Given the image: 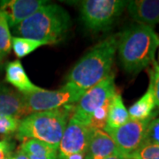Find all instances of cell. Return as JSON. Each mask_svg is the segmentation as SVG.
I'll use <instances>...</instances> for the list:
<instances>
[{
  "label": "cell",
  "instance_id": "1",
  "mask_svg": "<svg viewBox=\"0 0 159 159\" xmlns=\"http://www.w3.org/2000/svg\"><path fill=\"white\" fill-rule=\"evenodd\" d=\"M119 34L99 42L80 59L67 75V82L88 90L111 74Z\"/></svg>",
  "mask_w": 159,
  "mask_h": 159
},
{
  "label": "cell",
  "instance_id": "2",
  "mask_svg": "<svg viewBox=\"0 0 159 159\" xmlns=\"http://www.w3.org/2000/svg\"><path fill=\"white\" fill-rule=\"evenodd\" d=\"M159 36L153 28L134 25L119 34L118 51L125 72L138 74L155 60Z\"/></svg>",
  "mask_w": 159,
  "mask_h": 159
},
{
  "label": "cell",
  "instance_id": "3",
  "mask_svg": "<svg viewBox=\"0 0 159 159\" xmlns=\"http://www.w3.org/2000/svg\"><path fill=\"white\" fill-rule=\"evenodd\" d=\"M71 27L67 11L56 4H45L15 28V36L55 44L65 38Z\"/></svg>",
  "mask_w": 159,
  "mask_h": 159
},
{
  "label": "cell",
  "instance_id": "4",
  "mask_svg": "<svg viewBox=\"0 0 159 159\" xmlns=\"http://www.w3.org/2000/svg\"><path fill=\"white\" fill-rule=\"evenodd\" d=\"M74 105L48 111L34 112L20 121L16 137L20 141L34 139L58 148L63 134L71 118Z\"/></svg>",
  "mask_w": 159,
  "mask_h": 159
},
{
  "label": "cell",
  "instance_id": "5",
  "mask_svg": "<svg viewBox=\"0 0 159 159\" xmlns=\"http://www.w3.org/2000/svg\"><path fill=\"white\" fill-rule=\"evenodd\" d=\"M85 91L77 86L66 82L57 90L42 89L25 96L28 115L39 111H54L74 105L79 101Z\"/></svg>",
  "mask_w": 159,
  "mask_h": 159
},
{
  "label": "cell",
  "instance_id": "6",
  "mask_svg": "<svg viewBox=\"0 0 159 159\" xmlns=\"http://www.w3.org/2000/svg\"><path fill=\"white\" fill-rule=\"evenodd\" d=\"M127 1L123 0H84L80 2V19L92 31L109 29L121 15Z\"/></svg>",
  "mask_w": 159,
  "mask_h": 159
},
{
  "label": "cell",
  "instance_id": "7",
  "mask_svg": "<svg viewBox=\"0 0 159 159\" xmlns=\"http://www.w3.org/2000/svg\"><path fill=\"white\" fill-rule=\"evenodd\" d=\"M116 93L114 74H111L84 92L74 105L72 116L87 125L91 114L104 103L110 102Z\"/></svg>",
  "mask_w": 159,
  "mask_h": 159
},
{
  "label": "cell",
  "instance_id": "8",
  "mask_svg": "<svg viewBox=\"0 0 159 159\" xmlns=\"http://www.w3.org/2000/svg\"><path fill=\"white\" fill-rule=\"evenodd\" d=\"M92 133L90 127L71 116L57 148V159H85Z\"/></svg>",
  "mask_w": 159,
  "mask_h": 159
},
{
  "label": "cell",
  "instance_id": "9",
  "mask_svg": "<svg viewBox=\"0 0 159 159\" xmlns=\"http://www.w3.org/2000/svg\"><path fill=\"white\" fill-rule=\"evenodd\" d=\"M153 119L155 117L145 120L130 119L125 125L118 128H104L103 131L112 138L119 154L125 157H129L143 145L148 125Z\"/></svg>",
  "mask_w": 159,
  "mask_h": 159
},
{
  "label": "cell",
  "instance_id": "10",
  "mask_svg": "<svg viewBox=\"0 0 159 159\" xmlns=\"http://www.w3.org/2000/svg\"><path fill=\"white\" fill-rule=\"evenodd\" d=\"M47 3L43 0H3L0 1V11L6 16L9 28L13 29Z\"/></svg>",
  "mask_w": 159,
  "mask_h": 159
},
{
  "label": "cell",
  "instance_id": "11",
  "mask_svg": "<svg viewBox=\"0 0 159 159\" xmlns=\"http://www.w3.org/2000/svg\"><path fill=\"white\" fill-rule=\"evenodd\" d=\"M126 9L138 24L153 28L159 23V0L127 1Z\"/></svg>",
  "mask_w": 159,
  "mask_h": 159
},
{
  "label": "cell",
  "instance_id": "12",
  "mask_svg": "<svg viewBox=\"0 0 159 159\" xmlns=\"http://www.w3.org/2000/svg\"><path fill=\"white\" fill-rule=\"evenodd\" d=\"M0 115L18 119L27 116L25 96L16 89L0 84Z\"/></svg>",
  "mask_w": 159,
  "mask_h": 159
},
{
  "label": "cell",
  "instance_id": "13",
  "mask_svg": "<svg viewBox=\"0 0 159 159\" xmlns=\"http://www.w3.org/2000/svg\"><path fill=\"white\" fill-rule=\"evenodd\" d=\"M119 154L112 138L103 130H93L85 159H104Z\"/></svg>",
  "mask_w": 159,
  "mask_h": 159
},
{
  "label": "cell",
  "instance_id": "14",
  "mask_svg": "<svg viewBox=\"0 0 159 159\" xmlns=\"http://www.w3.org/2000/svg\"><path fill=\"white\" fill-rule=\"evenodd\" d=\"M6 80L23 95L42 89L32 83L20 60H14L6 65Z\"/></svg>",
  "mask_w": 159,
  "mask_h": 159
},
{
  "label": "cell",
  "instance_id": "15",
  "mask_svg": "<svg viewBox=\"0 0 159 159\" xmlns=\"http://www.w3.org/2000/svg\"><path fill=\"white\" fill-rule=\"evenodd\" d=\"M156 102L154 98L152 85L149 82L148 88L145 94L138 101L134 102L128 109V114L131 119L135 120H145L151 117H156L158 111H155Z\"/></svg>",
  "mask_w": 159,
  "mask_h": 159
},
{
  "label": "cell",
  "instance_id": "16",
  "mask_svg": "<svg viewBox=\"0 0 159 159\" xmlns=\"http://www.w3.org/2000/svg\"><path fill=\"white\" fill-rule=\"evenodd\" d=\"M19 150L29 159H57V148L34 139L23 141Z\"/></svg>",
  "mask_w": 159,
  "mask_h": 159
},
{
  "label": "cell",
  "instance_id": "17",
  "mask_svg": "<svg viewBox=\"0 0 159 159\" xmlns=\"http://www.w3.org/2000/svg\"><path fill=\"white\" fill-rule=\"evenodd\" d=\"M129 119L130 117L128 114V111L125 108L122 97L119 92H117L110 102L108 119L104 128H118L121 125H125Z\"/></svg>",
  "mask_w": 159,
  "mask_h": 159
},
{
  "label": "cell",
  "instance_id": "18",
  "mask_svg": "<svg viewBox=\"0 0 159 159\" xmlns=\"http://www.w3.org/2000/svg\"><path fill=\"white\" fill-rule=\"evenodd\" d=\"M43 45H48V43L45 42L19 36H12L11 38V49L18 57H26Z\"/></svg>",
  "mask_w": 159,
  "mask_h": 159
},
{
  "label": "cell",
  "instance_id": "19",
  "mask_svg": "<svg viewBox=\"0 0 159 159\" xmlns=\"http://www.w3.org/2000/svg\"><path fill=\"white\" fill-rule=\"evenodd\" d=\"M11 36L6 16L0 11V64L11 52Z\"/></svg>",
  "mask_w": 159,
  "mask_h": 159
},
{
  "label": "cell",
  "instance_id": "20",
  "mask_svg": "<svg viewBox=\"0 0 159 159\" xmlns=\"http://www.w3.org/2000/svg\"><path fill=\"white\" fill-rule=\"evenodd\" d=\"M110 102L111 101L104 103L90 115L87 122V125L90 127L92 130H103L105 127L108 119Z\"/></svg>",
  "mask_w": 159,
  "mask_h": 159
},
{
  "label": "cell",
  "instance_id": "21",
  "mask_svg": "<svg viewBox=\"0 0 159 159\" xmlns=\"http://www.w3.org/2000/svg\"><path fill=\"white\" fill-rule=\"evenodd\" d=\"M131 157L134 159L159 158V146L153 144H143Z\"/></svg>",
  "mask_w": 159,
  "mask_h": 159
},
{
  "label": "cell",
  "instance_id": "22",
  "mask_svg": "<svg viewBox=\"0 0 159 159\" xmlns=\"http://www.w3.org/2000/svg\"><path fill=\"white\" fill-rule=\"evenodd\" d=\"M20 119L11 116L0 115V134H10L12 133H16L20 125Z\"/></svg>",
  "mask_w": 159,
  "mask_h": 159
},
{
  "label": "cell",
  "instance_id": "23",
  "mask_svg": "<svg viewBox=\"0 0 159 159\" xmlns=\"http://www.w3.org/2000/svg\"><path fill=\"white\" fill-rule=\"evenodd\" d=\"M143 144H153L159 146V118L153 119L149 122Z\"/></svg>",
  "mask_w": 159,
  "mask_h": 159
},
{
  "label": "cell",
  "instance_id": "24",
  "mask_svg": "<svg viewBox=\"0 0 159 159\" xmlns=\"http://www.w3.org/2000/svg\"><path fill=\"white\" fill-rule=\"evenodd\" d=\"M152 67L149 71V82L152 85L156 106L159 108V66L156 60L152 62Z\"/></svg>",
  "mask_w": 159,
  "mask_h": 159
},
{
  "label": "cell",
  "instance_id": "25",
  "mask_svg": "<svg viewBox=\"0 0 159 159\" xmlns=\"http://www.w3.org/2000/svg\"><path fill=\"white\" fill-rule=\"evenodd\" d=\"M14 145L15 144L10 140L0 141V157H6L10 154H12Z\"/></svg>",
  "mask_w": 159,
  "mask_h": 159
},
{
  "label": "cell",
  "instance_id": "26",
  "mask_svg": "<svg viewBox=\"0 0 159 159\" xmlns=\"http://www.w3.org/2000/svg\"><path fill=\"white\" fill-rule=\"evenodd\" d=\"M11 159H29V158H28V157H27L26 155H24L21 151H20V150L18 149L17 152L14 154V155H12V158Z\"/></svg>",
  "mask_w": 159,
  "mask_h": 159
},
{
  "label": "cell",
  "instance_id": "27",
  "mask_svg": "<svg viewBox=\"0 0 159 159\" xmlns=\"http://www.w3.org/2000/svg\"><path fill=\"white\" fill-rule=\"evenodd\" d=\"M104 159H125V157H123L120 154H118V155H114V156L109 157H106V158Z\"/></svg>",
  "mask_w": 159,
  "mask_h": 159
},
{
  "label": "cell",
  "instance_id": "28",
  "mask_svg": "<svg viewBox=\"0 0 159 159\" xmlns=\"http://www.w3.org/2000/svg\"><path fill=\"white\" fill-rule=\"evenodd\" d=\"M12 158V154H10V155H8L7 157H6L4 159H11Z\"/></svg>",
  "mask_w": 159,
  "mask_h": 159
},
{
  "label": "cell",
  "instance_id": "29",
  "mask_svg": "<svg viewBox=\"0 0 159 159\" xmlns=\"http://www.w3.org/2000/svg\"><path fill=\"white\" fill-rule=\"evenodd\" d=\"M125 159H134V157H125Z\"/></svg>",
  "mask_w": 159,
  "mask_h": 159
},
{
  "label": "cell",
  "instance_id": "30",
  "mask_svg": "<svg viewBox=\"0 0 159 159\" xmlns=\"http://www.w3.org/2000/svg\"><path fill=\"white\" fill-rule=\"evenodd\" d=\"M158 47H159V44H158ZM157 65L159 66V52H158V60L157 61Z\"/></svg>",
  "mask_w": 159,
  "mask_h": 159
},
{
  "label": "cell",
  "instance_id": "31",
  "mask_svg": "<svg viewBox=\"0 0 159 159\" xmlns=\"http://www.w3.org/2000/svg\"><path fill=\"white\" fill-rule=\"evenodd\" d=\"M157 159H159V158H157Z\"/></svg>",
  "mask_w": 159,
  "mask_h": 159
}]
</instances>
